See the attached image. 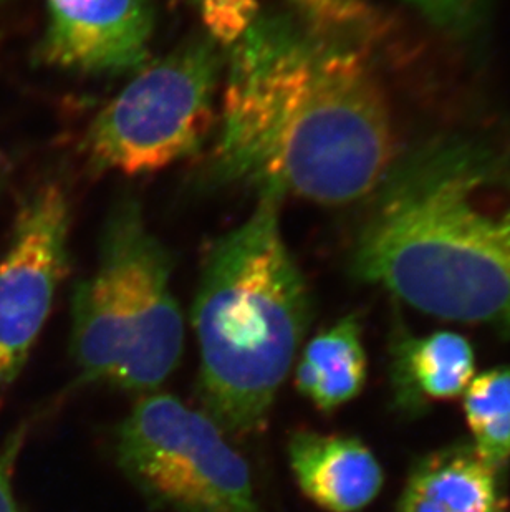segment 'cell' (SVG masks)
<instances>
[{
  "instance_id": "12",
  "label": "cell",
  "mask_w": 510,
  "mask_h": 512,
  "mask_svg": "<svg viewBox=\"0 0 510 512\" xmlns=\"http://www.w3.org/2000/svg\"><path fill=\"white\" fill-rule=\"evenodd\" d=\"M368 358L357 315H347L308 342L295 368V385L320 411L347 405L365 387Z\"/></svg>"
},
{
  "instance_id": "2",
  "label": "cell",
  "mask_w": 510,
  "mask_h": 512,
  "mask_svg": "<svg viewBox=\"0 0 510 512\" xmlns=\"http://www.w3.org/2000/svg\"><path fill=\"white\" fill-rule=\"evenodd\" d=\"M353 244V276L424 314L510 340V155L441 138L395 161Z\"/></svg>"
},
{
  "instance_id": "11",
  "label": "cell",
  "mask_w": 510,
  "mask_h": 512,
  "mask_svg": "<svg viewBox=\"0 0 510 512\" xmlns=\"http://www.w3.org/2000/svg\"><path fill=\"white\" fill-rule=\"evenodd\" d=\"M474 372L476 357L471 343L454 332L398 335L391 345V387L396 405L409 413L436 401L461 397Z\"/></svg>"
},
{
  "instance_id": "5",
  "label": "cell",
  "mask_w": 510,
  "mask_h": 512,
  "mask_svg": "<svg viewBox=\"0 0 510 512\" xmlns=\"http://www.w3.org/2000/svg\"><path fill=\"white\" fill-rule=\"evenodd\" d=\"M222 73L224 52L207 34L143 65L93 120L88 158L98 170L140 176L194 155L214 123Z\"/></svg>"
},
{
  "instance_id": "10",
  "label": "cell",
  "mask_w": 510,
  "mask_h": 512,
  "mask_svg": "<svg viewBox=\"0 0 510 512\" xmlns=\"http://www.w3.org/2000/svg\"><path fill=\"white\" fill-rule=\"evenodd\" d=\"M502 469L472 445L434 451L414 464L398 512H506Z\"/></svg>"
},
{
  "instance_id": "14",
  "label": "cell",
  "mask_w": 510,
  "mask_h": 512,
  "mask_svg": "<svg viewBox=\"0 0 510 512\" xmlns=\"http://www.w3.org/2000/svg\"><path fill=\"white\" fill-rule=\"evenodd\" d=\"M297 15L328 34L352 40L375 25V12L366 0H292Z\"/></svg>"
},
{
  "instance_id": "4",
  "label": "cell",
  "mask_w": 510,
  "mask_h": 512,
  "mask_svg": "<svg viewBox=\"0 0 510 512\" xmlns=\"http://www.w3.org/2000/svg\"><path fill=\"white\" fill-rule=\"evenodd\" d=\"M173 261L123 199L103 226L95 271L72 300V357L82 383L153 393L183 355V312L171 287Z\"/></svg>"
},
{
  "instance_id": "15",
  "label": "cell",
  "mask_w": 510,
  "mask_h": 512,
  "mask_svg": "<svg viewBox=\"0 0 510 512\" xmlns=\"http://www.w3.org/2000/svg\"><path fill=\"white\" fill-rule=\"evenodd\" d=\"M259 7L257 0H201L206 34L224 47L246 29Z\"/></svg>"
},
{
  "instance_id": "6",
  "label": "cell",
  "mask_w": 510,
  "mask_h": 512,
  "mask_svg": "<svg viewBox=\"0 0 510 512\" xmlns=\"http://www.w3.org/2000/svg\"><path fill=\"white\" fill-rule=\"evenodd\" d=\"M116 463L158 508L265 512L252 474L211 416L169 393H146L115 435Z\"/></svg>"
},
{
  "instance_id": "17",
  "label": "cell",
  "mask_w": 510,
  "mask_h": 512,
  "mask_svg": "<svg viewBox=\"0 0 510 512\" xmlns=\"http://www.w3.org/2000/svg\"><path fill=\"white\" fill-rule=\"evenodd\" d=\"M22 445V436L12 438L4 451H0V512H22L12 489V469Z\"/></svg>"
},
{
  "instance_id": "13",
  "label": "cell",
  "mask_w": 510,
  "mask_h": 512,
  "mask_svg": "<svg viewBox=\"0 0 510 512\" xmlns=\"http://www.w3.org/2000/svg\"><path fill=\"white\" fill-rule=\"evenodd\" d=\"M462 397L474 450L504 468L510 461V365L472 378Z\"/></svg>"
},
{
  "instance_id": "16",
  "label": "cell",
  "mask_w": 510,
  "mask_h": 512,
  "mask_svg": "<svg viewBox=\"0 0 510 512\" xmlns=\"http://www.w3.org/2000/svg\"><path fill=\"white\" fill-rule=\"evenodd\" d=\"M433 24L461 32L476 20L481 0H406Z\"/></svg>"
},
{
  "instance_id": "3",
  "label": "cell",
  "mask_w": 510,
  "mask_h": 512,
  "mask_svg": "<svg viewBox=\"0 0 510 512\" xmlns=\"http://www.w3.org/2000/svg\"><path fill=\"white\" fill-rule=\"evenodd\" d=\"M280 201L254 213L207 252L193 327L199 400L224 433L262 430L312 322V297L280 228Z\"/></svg>"
},
{
  "instance_id": "7",
  "label": "cell",
  "mask_w": 510,
  "mask_h": 512,
  "mask_svg": "<svg viewBox=\"0 0 510 512\" xmlns=\"http://www.w3.org/2000/svg\"><path fill=\"white\" fill-rule=\"evenodd\" d=\"M70 204L57 183L25 204L0 262V388L24 370L68 271Z\"/></svg>"
},
{
  "instance_id": "8",
  "label": "cell",
  "mask_w": 510,
  "mask_h": 512,
  "mask_svg": "<svg viewBox=\"0 0 510 512\" xmlns=\"http://www.w3.org/2000/svg\"><path fill=\"white\" fill-rule=\"evenodd\" d=\"M49 27L42 58L53 67L120 75L138 72L150 57L151 0H47Z\"/></svg>"
},
{
  "instance_id": "1",
  "label": "cell",
  "mask_w": 510,
  "mask_h": 512,
  "mask_svg": "<svg viewBox=\"0 0 510 512\" xmlns=\"http://www.w3.org/2000/svg\"><path fill=\"white\" fill-rule=\"evenodd\" d=\"M221 49L226 87L209 183L330 206L375 193L398 160L395 130L352 40L259 7Z\"/></svg>"
},
{
  "instance_id": "9",
  "label": "cell",
  "mask_w": 510,
  "mask_h": 512,
  "mask_svg": "<svg viewBox=\"0 0 510 512\" xmlns=\"http://www.w3.org/2000/svg\"><path fill=\"white\" fill-rule=\"evenodd\" d=\"M287 455L300 491L323 511H361L383 488L380 461L353 436L295 431Z\"/></svg>"
}]
</instances>
